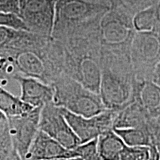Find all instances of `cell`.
Instances as JSON below:
<instances>
[{
  "label": "cell",
  "instance_id": "obj_9",
  "mask_svg": "<svg viewBox=\"0 0 160 160\" xmlns=\"http://www.w3.org/2000/svg\"><path fill=\"white\" fill-rule=\"evenodd\" d=\"M102 43L109 46H119L128 41L132 29L119 17L112 12H105L99 23Z\"/></svg>",
  "mask_w": 160,
  "mask_h": 160
},
{
  "label": "cell",
  "instance_id": "obj_5",
  "mask_svg": "<svg viewBox=\"0 0 160 160\" xmlns=\"http://www.w3.org/2000/svg\"><path fill=\"white\" fill-rule=\"evenodd\" d=\"M41 109L35 108L24 114L7 117L13 147L23 160L39 131Z\"/></svg>",
  "mask_w": 160,
  "mask_h": 160
},
{
  "label": "cell",
  "instance_id": "obj_19",
  "mask_svg": "<svg viewBox=\"0 0 160 160\" xmlns=\"http://www.w3.org/2000/svg\"><path fill=\"white\" fill-rule=\"evenodd\" d=\"M24 31H26L0 27V53L5 54L11 51L23 34Z\"/></svg>",
  "mask_w": 160,
  "mask_h": 160
},
{
  "label": "cell",
  "instance_id": "obj_28",
  "mask_svg": "<svg viewBox=\"0 0 160 160\" xmlns=\"http://www.w3.org/2000/svg\"><path fill=\"white\" fill-rule=\"evenodd\" d=\"M11 160H23L22 159L21 157H19V155H18V153L16 152V153L14 154V156H13V159H12Z\"/></svg>",
  "mask_w": 160,
  "mask_h": 160
},
{
  "label": "cell",
  "instance_id": "obj_12",
  "mask_svg": "<svg viewBox=\"0 0 160 160\" xmlns=\"http://www.w3.org/2000/svg\"><path fill=\"white\" fill-rule=\"evenodd\" d=\"M125 147L123 140L113 128L97 138V148L101 160H120Z\"/></svg>",
  "mask_w": 160,
  "mask_h": 160
},
{
  "label": "cell",
  "instance_id": "obj_30",
  "mask_svg": "<svg viewBox=\"0 0 160 160\" xmlns=\"http://www.w3.org/2000/svg\"><path fill=\"white\" fill-rule=\"evenodd\" d=\"M157 125H159V127L160 128V113L157 115Z\"/></svg>",
  "mask_w": 160,
  "mask_h": 160
},
{
  "label": "cell",
  "instance_id": "obj_1",
  "mask_svg": "<svg viewBox=\"0 0 160 160\" xmlns=\"http://www.w3.org/2000/svg\"><path fill=\"white\" fill-rule=\"evenodd\" d=\"M52 86L54 89L53 103L57 107L85 117H93L107 111L99 94L64 73Z\"/></svg>",
  "mask_w": 160,
  "mask_h": 160
},
{
  "label": "cell",
  "instance_id": "obj_16",
  "mask_svg": "<svg viewBox=\"0 0 160 160\" xmlns=\"http://www.w3.org/2000/svg\"><path fill=\"white\" fill-rule=\"evenodd\" d=\"M159 22L156 12V6L148 8L139 11L134 16L133 25L137 32L153 31Z\"/></svg>",
  "mask_w": 160,
  "mask_h": 160
},
{
  "label": "cell",
  "instance_id": "obj_23",
  "mask_svg": "<svg viewBox=\"0 0 160 160\" xmlns=\"http://www.w3.org/2000/svg\"><path fill=\"white\" fill-rule=\"evenodd\" d=\"M0 12L19 16V0H0Z\"/></svg>",
  "mask_w": 160,
  "mask_h": 160
},
{
  "label": "cell",
  "instance_id": "obj_6",
  "mask_svg": "<svg viewBox=\"0 0 160 160\" xmlns=\"http://www.w3.org/2000/svg\"><path fill=\"white\" fill-rule=\"evenodd\" d=\"M62 111L81 144L97 139L104 132L113 128L117 116V111L111 110L91 117L76 115L64 108Z\"/></svg>",
  "mask_w": 160,
  "mask_h": 160
},
{
  "label": "cell",
  "instance_id": "obj_8",
  "mask_svg": "<svg viewBox=\"0 0 160 160\" xmlns=\"http://www.w3.org/2000/svg\"><path fill=\"white\" fill-rule=\"evenodd\" d=\"M20 87V99L33 108H42L53 103L54 89L35 78L17 74L14 78Z\"/></svg>",
  "mask_w": 160,
  "mask_h": 160
},
{
  "label": "cell",
  "instance_id": "obj_25",
  "mask_svg": "<svg viewBox=\"0 0 160 160\" xmlns=\"http://www.w3.org/2000/svg\"><path fill=\"white\" fill-rule=\"evenodd\" d=\"M151 153H152L151 160H160L159 152L157 151V148L154 147H153V146H151Z\"/></svg>",
  "mask_w": 160,
  "mask_h": 160
},
{
  "label": "cell",
  "instance_id": "obj_24",
  "mask_svg": "<svg viewBox=\"0 0 160 160\" xmlns=\"http://www.w3.org/2000/svg\"><path fill=\"white\" fill-rule=\"evenodd\" d=\"M153 82L160 87V60L158 62L154 68Z\"/></svg>",
  "mask_w": 160,
  "mask_h": 160
},
{
  "label": "cell",
  "instance_id": "obj_22",
  "mask_svg": "<svg viewBox=\"0 0 160 160\" xmlns=\"http://www.w3.org/2000/svg\"><path fill=\"white\" fill-rule=\"evenodd\" d=\"M18 74L13 62L7 55L0 53V81L14 80Z\"/></svg>",
  "mask_w": 160,
  "mask_h": 160
},
{
  "label": "cell",
  "instance_id": "obj_20",
  "mask_svg": "<svg viewBox=\"0 0 160 160\" xmlns=\"http://www.w3.org/2000/svg\"><path fill=\"white\" fill-rule=\"evenodd\" d=\"M151 146L130 147L126 145L120 157V160H151Z\"/></svg>",
  "mask_w": 160,
  "mask_h": 160
},
{
  "label": "cell",
  "instance_id": "obj_14",
  "mask_svg": "<svg viewBox=\"0 0 160 160\" xmlns=\"http://www.w3.org/2000/svg\"><path fill=\"white\" fill-rule=\"evenodd\" d=\"M143 108L148 113L157 116L160 113V87L153 82H145L139 93Z\"/></svg>",
  "mask_w": 160,
  "mask_h": 160
},
{
  "label": "cell",
  "instance_id": "obj_4",
  "mask_svg": "<svg viewBox=\"0 0 160 160\" xmlns=\"http://www.w3.org/2000/svg\"><path fill=\"white\" fill-rule=\"evenodd\" d=\"M39 130L67 149H73L81 142L72 130L62 108L50 103L42 108Z\"/></svg>",
  "mask_w": 160,
  "mask_h": 160
},
{
  "label": "cell",
  "instance_id": "obj_13",
  "mask_svg": "<svg viewBox=\"0 0 160 160\" xmlns=\"http://www.w3.org/2000/svg\"><path fill=\"white\" fill-rule=\"evenodd\" d=\"M35 108L24 102L19 97L12 94L0 84V111L7 117L28 113Z\"/></svg>",
  "mask_w": 160,
  "mask_h": 160
},
{
  "label": "cell",
  "instance_id": "obj_15",
  "mask_svg": "<svg viewBox=\"0 0 160 160\" xmlns=\"http://www.w3.org/2000/svg\"><path fill=\"white\" fill-rule=\"evenodd\" d=\"M113 131L127 146H151V140L145 131L140 128H113Z\"/></svg>",
  "mask_w": 160,
  "mask_h": 160
},
{
  "label": "cell",
  "instance_id": "obj_11",
  "mask_svg": "<svg viewBox=\"0 0 160 160\" xmlns=\"http://www.w3.org/2000/svg\"><path fill=\"white\" fill-rule=\"evenodd\" d=\"M131 48L137 59L153 62L160 58V35L154 31L137 32L132 39Z\"/></svg>",
  "mask_w": 160,
  "mask_h": 160
},
{
  "label": "cell",
  "instance_id": "obj_21",
  "mask_svg": "<svg viewBox=\"0 0 160 160\" xmlns=\"http://www.w3.org/2000/svg\"><path fill=\"white\" fill-rule=\"evenodd\" d=\"M0 27L9 28L19 31H30L26 24L19 16L13 13H7L0 12Z\"/></svg>",
  "mask_w": 160,
  "mask_h": 160
},
{
  "label": "cell",
  "instance_id": "obj_7",
  "mask_svg": "<svg viewBox=\"0 0 160 160\" xmlns=\"http://www.w3.org/2000/svg\"><path fill=\"white\" fill-rule=\"evenodd\" d=\"M99 95L106 109L117 111L128 102L131 87L119 76L105 69L102 71Z\"/></svg>",
  "mask_w": 160,
  "mask_h": 160
},
{
  "label": "cell",
  "instance_id": "obj_29",
  "mask_svg": "<svg viewBox=\"0 0 160 160\" xmlns=\"http://www.w3.org/2000/svg\"><path fill=\"white\" fill-rule=\"evenodd\" d=\"M52 160H82L79 158H72V159H52Z\"/></svg>",
  "mask_w": 160,
  "mask_h": 160
},
{
  "label": "cell",
  "instance_id": "obj_18",
  "mask_svg": "<svg viewBox=\"0 0 160 160\" xmlns=\"http://www.w3.org/2000/svg\"><path fill=\"white\" fill-rule=\"evenodd\" d=\"M72 158H79L82 160H101L97 148V139L85 143H82L71 149Z\"/></svg>",
  "mask_w": 160,
  "mask_h": 160
},
{
  "label": "cell",
  "instance_id": "obj_27",
  "mask_svg": "<svg viewBox=\"0 0 160 160\" xmlns=\"http://www.w3.org/2000/svg\"><path fill=\"white\" fill-rule=\"evenodd\" d=\"M5 119H7V117L2 112L0 111V122L3 121V120H5Z\"/></svg>",
  "mask_w": 160,
  "mask_h": 160
},
{
  "label": "cell",
  "instance_id": "obj_26",
  "mask_svg": "<svg viewBox=\"0 0 160 160\" xmlns=\"http://www.w3.org/2000/svg\"><path fill=\"white\" fill-rule=\"evenodd\" d=\"M156 12H157V19L160 24V2L158 3V5L156 6Z\"/></svg>",
  "mask_w": 160,
  "mask_h": 160
},
{
  "label": "cell",
  "instance_id": "obj_2",
  "mask_svg": "<svg viewBox=\"0 0 160 160\" xmlns=\"http://www.w3.org/2000/svg\"><path fill=\"white\" fill-rule=\"evenodd\" d=\"M106 8L89 0H57L51 37L60 39L76 30L92 26Z\"/></svg>",
  "mask_w": 160,
  "mask_h": 160
},
{
  "label": "cell",
  "instance_id": "obj_10",
  "mask_svg": "<svg viewBox=\"0 0 160 160\" xmlns=\"http://www.w3.org/2000/svg\"><path fill=\"white\" fill-rule=\"evenodd\" d=\"M72 159L71 149L65 148L42 131L38 132L24 160Z\"/></svg>",
  "mask_w": 160,
  "mask_h": 160
},
{
  "label": "cell",
  "instance_id": "obj_17",
  "mask_svg": "<svg viewBox=\"0 0 160 160\" xmlns=\"http://www.w3.org/2000/svg\"><path fill=\"white\" fill-rule=\"evenodd\" d=\"M16 153L8 120L0 122V160H11Z\"/></svg>",
  "mask_w": 160,
  "mask_h": 160
},
{
  "label": "cell",
  "instance_id": "obj_3",
  "mask_svg": "<svg viewBox=\"0 0 160 160\" xmlns=\"http://www.w3.org/2000/svg\"><path fill=\"white\" fill-rule=\"evenodd\" d=\"M57 0H19V17L30 32L51 37Z\"/></svg>",
  "mask_w": 160,
  "mask_h": 160
}]
</instances>
